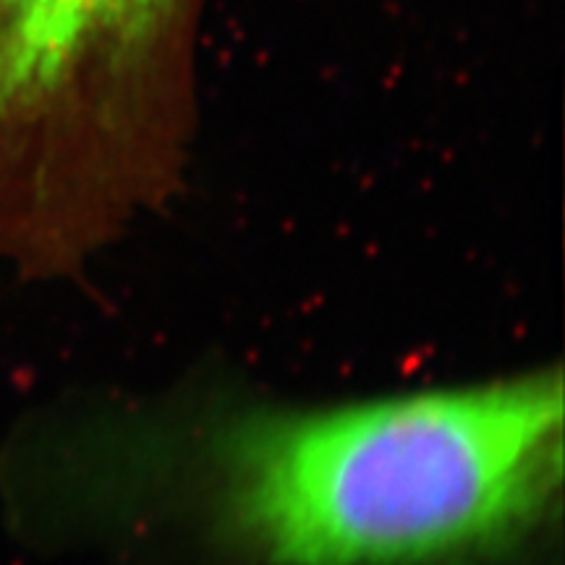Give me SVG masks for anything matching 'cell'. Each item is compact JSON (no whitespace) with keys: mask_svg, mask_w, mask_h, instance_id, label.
Segmentation results:
<instances>
[{"mask_svg":"<svg viewBox=\"0 0 565 565\" xmlns=\"http://www.w3.org/2000/svg\"><path fill=\"white\" fill-rule=\"evenodd\" d=\"M200 461L212 532L257 565L466 563L553 503L563 377L249 412Z\"/></svg>","mask_w":565,"mask_h":565,"instance_id":"1","label":"cell"},{"mask_svg":"<svg viewBox=\"0 0 565 565\" xmlns=\"http://www.w3.org/2000/svg\"><path fill=\"white\" fill-rule=\"evenodd\" d=\"M210 0H0V257L42 270L79 210L173 179Z\"/></svg>","mask_w":565,"mask_h":565,"instance_id":"2","label":"cell"}]
</instances>
